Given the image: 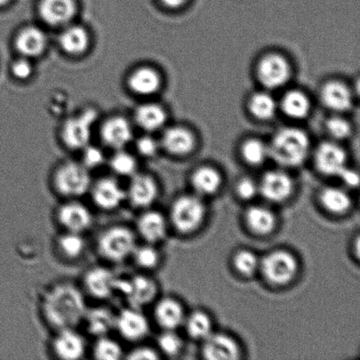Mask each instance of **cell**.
<instances>
[{"label": "cell", "mask_w": 360, "mask_h": 360, "mask_svg": "<svg viewBox=\"0 0 360 360\" xmlns=\"http://www.w3.org/2000/svg\"><path fill=\"white\" fill-rule=\"evenodd\" d=\"M87 309L83 291L70 282L49 285L40 299L42 319L54 333L77 329L82 324Z\"/></svg>", "instance_id": "1"}, {"label": "cell", "mask_w": 360, "mask_h": 360, "mask_svg": "<svg viewBox=\"0 0 360 360\" xmlns=\"http://www.w3.org/2000/svg\"><path fill=\"white\" fill-rule=\"evenodd\" d=\"M136 240L133 229L124 224H114L98 233L95 247L102 259L108 263L121 264L131 257Z\"/></svg>", "instance_id": "2"}, {"label": "cell", "mask_w": 360, "mask_h": 360, "mask_svg": "<svg viewBox=\"0 0 360 360\" xmlns=\"http://www.w3.org/2000/svg\"><path fill=\"white\" fill-rule=\"evenodd\" d=\"M90 172L81 162H63L53 172V192L63 200H79L89 192L93 183Z\"/></svg>", "instance_id": "3"}, {"label": "cell", "mask_w": 360, "mask_h": 360, "mask_svg": "<svg viewBox=\"0 0 360 360\" xmlns=\"http://www.w3.org/2000/svg\"><path fill=\"white\" fill-rule=\"evenodd\" d=\"M309 146V139L305 132L298 129L285 128L274 136L268 150L278 165L296 167L308 157Z\"/></svg>", "instance_id": "4"}, {"label": "cell", "mask_w": 360, "mask_h": 360, "mask_svg": "<svg viewBox=\"0 0 360 360\" xmlns=\"http://www.w3.org/2000/svg\"><path fill=\"white\" fill-rule=\"evenodd\" d=\"M207 217L203 198L195 193L182 194L172 201L169 211L170 228L181 235H190L199 229Z\"/></svg>", "instance_id": "5"}, {"label": "cell", "mask_w": 360, "mask_h": 360, "mask_svg": "<svg viewBox=\"0 0 360 360\" xmlns=\"http://www.w3.org/2000/svg\"><path fill=\"white\" fill-rule=\"evenodd\" d=\"M259 271L268 284L284 287L297 276L299 261L288 250H274L261 257Z\"/></svg>", "instance_id": "6"}, {"label": "cell", "mask_w": 360, "mask_h": 360, "mask_svg": "<svg viewBox=\"0 0 360 360\" xmlns=\"http://www.w3.org/2000/svg\"><path fill=\"white\" fill-rule=\"evenodd\" d=\"M160 288L155 278L147 273L125 278L119 277L117 295L126 300L128 306L143 309L156 301Z\"/></svg>", "instance_id": "7"}, {"label": "cell", "mask_w": 360, "mask_h": 360, "mask_svg": "<svg viewBox=\"0 0 360 360\" xmlns=\"http://www.w3.org/2000/svg\"><path fill=\"white\" fill-rule=\"evenodd\" d=\"M96 119L97 112L93 108H88L66 120L61 130L65 146L70 150H82L90 144Z\"/></svg>", "instance_id": "8"}, {"label": "cell", "mask_w": 360, "mask_h": 360, "mask_svg": "<svg viewBox=\"0 0 360 360\" xmlns=\"http://www.w3.org/2000/svg\"><path fill=\"white\" fill-rule=\"evenodd\" d=\"M55 220L62 231L84 234L94 222L90 208L79 200H63L55 211Z\"/></svg>", "instance_id": "9"}, {"label": "cell", "mask_w": 360, "mask_h": 360, "mask_svg": "<svg viewBox=\"0 0 360 360\" xmlns=\"http://www.w3.org/2000/svg\"><path fill=\"white\" fill-rule=\"evenodd\" d=\"M126 201L136 210L153 207L160 194V184L154 176L137 172L129 178L125 188Z\"/></svg>", "instance_id": "10"}, {"label": "cell", "mask_w": 360, "mask_h": 360, "mask_svg": "<svg viewBox=\"0 0 360 360\" xmlns=\"http://www.w3.org/2000/svg\"><path fill=\"white\" fill-rule=\"evenodd\" d=\"M118 281L119 277L107 266L91 267L83 275V292L98 301H108L117 295Z\"/></svg>", "instance_id": "11"}, {"label": "cell", "mask_w": 360, "mask_h": 360, "mask_svg": "<svg viewBox=\"0 0 360 360\" xmlns=\"http://www.w3.org/2000/svg\"><path fill=\"white\" fill-rule=\"evenodd\" d=\"M115 330L130 343H140L150 331V323L143 309L127 306L116 313Z\"/></svg>", "instance_id": "12"}, {"label": "cell", "mask_w": 360, "mask_h": 360, "mask_svg": "<svg viewBox=\"0 0 360 360\" xmlns=\"http://www.w3.org/2000/svg\"><path fill=\"white\" fill-rule=\"evenodd\" d=\"M88 193L94 206L101 211H115L126 201L125 187L115 177L95 180L91 183Z\"/></svg>", "instance_id": "13"}, {"label": "cell", "mask_w": 360, "mask_h": 360, "mask_svg": "<svg viewBox=\"0 0 360 360\" xmlns=\"http://www.w3.org/2000/svg\"><path fill=\"white\" fill-rule=\"evenodd\" d=\"M170 224L167 217L162 212L153 207L141 210L136 219L135 231L136 236L142 239L143 243L158 245L167 239Z\"/></svg>", "instance_id": "14"}, {"label": "cell", "mask_w": 360, "mask_h": 360, "mask_svg": "<svg viewBox=\"0 0 360 360\" xmlns=\"http://www.w3.org/2000/svg\"><path fill=\"white\" fill-rule=\"evenodd\" d=\"M290 75V65L288 60L281 55L264 56L257 63V79L268 89H276L283 86L288 82Z\"/></svg>", "instance_id": "15"}, {"label": "cell", "mask_w": 360, "mask_h": 360, "mask_svg": "<svg viewBox=\"0 0 360 360\" xmlns=\"http://www.w3.org/2000/svg\"><path fill=\"white\" fill-rule=\"evenodd\" d=\"M259 194L271 203H283L295 193V182L290 175L283 171L266 172L259 182Z\"/></svg>", "instance_id": "16"}, {"label": "cell", "mask_w": 360, "mask_h": 360, "mask_svg": "<svg viewBox=\"0 0 360 360\" xmlns=\"http://www.w3.org/2000/svg\"><path fill=\"white\" fill-rule=\"evenodd\" d=\"M52 354L61 360H79L86 352V342L77 329L55 331L51 343Z\"/></svg>", "instance_id": "17"}, {"label": "cell", "mask_w": 360, "mask_h": 360, "mask_svg": "<svg viewBox=\"0 0 360 360\" xmlns=\"http://www.w3.org/2000/svg\"><path fill=\"white\" fill-rule=\"evenodd\" d=\"M201 342V354L205 359L235 360L241 357V348L231 335L213 331Z\"/></svg>", "instance_id": "18"}, {"label": "cell", "mask_w": 360, "mask_h": 360, "mask_svg": "<svg viewBox=\"0 0 360 360\" xmlns=\"http://www.w3.org/2000/svg\"><path fill=\"white\" fill-rule=\"evenodd\" d=\"M186 315L182 303L172 296H164L154 302L153 319L162 330H177Z\"/></svg>", "instance_id": "19"}, {"label": "cell", "mask_w": 360, "mask_h": 360, "mask_svg": "<svg viewBox=\"0 0 360 360\" xmlns=\"http://www.w3.org/2000/svg\"><path fill=\"white\" fill-rule=\"evenodd\" d=\"M347 154L333 143H323L315 153V165L321 174L327 177H338L347 168Z\"/></svg>", "instance_id": "20"}, {"label": "cell", "mask_w": 360, "mask_h": 360, "mask_svg": "<svg viewBox=\"0 0 360 360\" xmlns=\"http://www.w3.org/2000/svg\"><path fill=\"white\" fill-rule=\"evenodd\" d=\"M101 136L105 146L110 149L115 151L124 150L133 140L132 125L124 117L115 116L103 123Z\"/></svg>", "instance_id": "21"}, {"label": "cell", "mask_w": 360, "mask_h": 360, "mask_svg": "<svg viewBox=\"0 0 360 360\" xmlns=\"http://www.w3.org/2000/svg\"><path fill=\"white\" fill-rule=\"evenodd\" d=\"M39 13L49 26L65 27L76 16V2L75 0H41Z\"/></svg>", "instance_id": "22"}, {"label": "cell", "mask_w": 360, "mask_h": 360, "mask_svg": "<svg viewBox=\"0 0 360 360\" xmlns=\"http://www.w3.org/2000/svg\"><path fill=\"white\" fill-rule=\"evenodd\" d=\"M243 221L252 234L266 236L271 234L277 227V217L269 207L262 205H253L243 214Z\"/></svg>", "instance_id": "23"}, {"label": "cell", "mask_w": 360, "mask_h": 360, "mask_svg": "<svg viewBox=\"0 0 360 360\" xmlns=\"http://www.w3.org/2000/svg\"><path fill=\"white\" fill-rule=\"evenodd\" d=\"M47 35L41 28L27 27L17 34L14 46L21 56L27 58H38L47 48Z\"/></svg>", "instance_id": "24"}, {"label": "cell", "mask_w": 360, "mask_h": 360, "mask_svg": "<svg viewBox=\"0 0 360 360\" xmlns=\"http://www.w3.org/2000/svg\"><path fill=\"white\" fill-rule=\"evenodd\" d=\"M86 247L84 235L79 233L62 231L54 240L56 256L65 262L73 263L82 259Z\"/></svg>", "instance_id": "25"}, {"label": "cell", "mask_w": 360, "mask_h": 360, "mask_svg": "<svg viewBox=\"0 0 360 360\" xmlns=\"http://www.w3.org/2000/svg\"><path fill=\"white\" fill-rule=\"evenodd\" d=\"M116 313L108 307H95L87 309L82 324L95 338L108 336L115 330Z\"/></svg>", "instance_id": "26"}, {"label": "cell", "mask_w": 360, "mask_h": 360, "mask_svg": "<svg viewBox=\"0 0 360 360\" xmlns=\"http://www.w3.org/2000/svg\"><path fill=\"white\" fill-rule=\"evenodd\" d=\"M161 142L164 149L175 157L186 156L195 146L193 134L182 127H172L165 130Z\"/></svg>", "instance_id": "27"}, {"label": "cell", "mask_w": 360, "mask_h": 360, "mask_svg": "<svg viewBox=\"0 0 360 360\" xmlns=\"http://www.w3.org/2000/svg\"><path fill=\"white\" fill-rule=\"evenodd\" d=\"M162 84L160 73L150 67L137 68L130 74L128 86L132 93L139 96H151L160 89Z\"/></svg>", "instance_id": "28"}, {"label": "cell", "mask_w": 360, "mask_h": 360, "mask_svg": "<svg viewBox=\"0 0 360 360\" xmlns=\"http://www.w3.org/2000/svg\"><path fill=\"white\" fill-rule=\"evenodd\" d=\"M190 180L193 193L201 198L214 195L222 186L220 172L211 167L197 168L191 175Z\"/></svg>", "instance_id": "29"}, {"label": "cell", "mask_w": 360, "mask_h": 360, "mask_svg": "<svg viewBox=\"0 0 360 360\" xmlns=\"http://www.w3.org/2000/svg\"><path fill=\"white\" fill-rule=\"evenodd\" d=\"M58 42L66 54L77 56L87 51L90 37L86 28L77 25H67L59 35Z\"/></svg>", "instance_id": "30"}, {"label": "cell", "mask_w": 360, "mask_h": 360, "mask_svg": "<svg viewBox=\"0 0 360 360\" xmlns=\"http://www.w3.org/2000/svg\"><path fill=\"white\" fill-rule=\"evenodd\" d=\"M319 200L321 207L327 213L342 215L348 213L352 207L350 194L337 186H326L319 192Z\"/></svg>", "instance_id": "31"}, {"label": "cell", "mask_w": 360, "mask_h": 360, "mask_svg": "<svg viewBox=\"0 0 360 360\" xmlns=\"http://www.w3.org/2000/svg\"><path fill=\"white\" fill-rule=\"evenodd\" d=\"M321 98L324 105L335 112L348 111L352 105V95L349 88L338 81L324 84Z\"/></svg>", "instance_id": "32"}, {"label": "cell", "mask_w": 360, "mask_h": 360, "mask_svg": "<svg viewBox=\"0 0 360 360\" xmlns=\"http://www.w3.org/2000/svg\"><path fill=\"white\" fill-rule=\"evenodd\" d=\"M135 120L141 129L147 132H153L165 125L167 112L160 105L146 103L136 109Z\"/></svg>", "instance_id": "33"}, {"label": "cell", "mask_w": 360, "mask_h": 360, "mask_svg": "<svg viewBox=\"0 0 360 360\" xmlns=\"http://www.w3.org/2000/svg\"><path fill=\"white\" fill-rule=\"evenodd\" d=\"M188 337L194 340L203 341L213 333V321L210 314L197 309L186 315L183 326Z\"/></svg>", "instance_id": "34"}, {"label": "cell", "mask_w": 360, "mask_h": 360, "mask_svg": "<svg viewBox=\"0 0 360 360\" xmlns=\"http://www.w3.org/2000/svg\"><path fill=\"white\" fill-rule=\"evenodd\" d=\"M135 266L143 273H150L158 269L162 262V254L158 245L151 243H137L131 257Z\"/></svg>", "instance_id": "35"}, {"label": "cell", "mask_w": 360, "mask_h": 360, "mask_svg": "<svg viewBox=\"0 0 360 360\" xmlns=\"http://www.w3.org/2000/svg\"><path fill=\"white\" fill-rule=\"evenodd\" d=\"M281 108L288 117L302 120L309 115L311 105L309 98L302 91H290L282 98Z\"/></svg>", "instance_id": "36"}, {"label": "cell", "mask_w": 360, "mask_h": 360, "mask_svg": "<svg viewBox=\"0 0 360 360\" xmlns=\"http://www.w3.org/2000/svg\"><path fill=\"white\" fill-rule=\"evenodd\" d=\"M91 356L97 360H119L125 357L124 351L118 341L110 336L96 338Z\"/></svg>", "instance_id": "37"}, {"label": "cell", "mask_w": 360, "mask_h": 360, "mask_svg": "<svg viewBox=\"0 0 360 360\" xmlns=\"http://www.w3.org/2000/svg\"><path fill=\"white\" fill-rule=\"evenodd\" d=\"M234 270L243 277H252L259 269L260 257L252 250L240 249L232 256Z\"/></svg>", "instance_id": "38"}, {"label": "cell", "mask_w": 360, "mask_h": 360, "mask_svg": "<svg viewBox=\"0 0 360 360\" xmlns=\"http://www.w3.org/2000/svg\"><path fill=\"white\" fill-rule=\"evenodd\" d=\"M249 110L254 117L260 121H268L276 114L277 104L270 94L257 93L249 101Z\"/></svg>", "instance_id": "39"}, {"label": "cell", "mask_w": 360, "mask_h": 360, "mask_svg": "<svg viewBox=\"0 0 360 360\" xmlns=\"http://www.w3.org/2000/svg\"><path fill=\"white\" fill-rule=\"evenodd\" d=\"M109 167L116 176L122 178H130L139 170V164L132 154L124 150H116L109 160Z\"/></svg>", "instance_id": "40"}, {"label": "cell", "mask_w": 360, "mask_h": 360, "mask_svg": "<svg viewBox=\"0 0 360 360\" xmlns=\"http://www.w3.org/2000/svg\"><path fill=\"white\" fill-rule=\"evenodd\" d=\"M184 342L176 330H162L157 338V350L169 358L177 357L183 350Z\"/></svg>", "instance_id": "41"}, {"label": "cell", "mask_w": 360, "mask_h": 360, "mask_svg": "<svg viewBox=\"0 0 360 360\" xmlns=\"http://www.w3.org/2000/svg\"><path fill=\"white\" fill-rule=\"evenodd\" d=\"M241 155L246 164L257 167L262 165L269 156V150L261 141L249 139L243 143Z\"/></svg>", "instance_id": "42"}, {"label": "cell", "mask_w": 360, "mask_h": 360, "mask_svg": "<svg viewBox=\"0 0 360 360\" xmlns=\"http://www.w3.org/2000/svg\"><path fill=\"white\" fill-rule=\"evenodd\" d=\"M82 163L88 170H94L102 167L105 161V154L103 150L97 146H91L88 144L86 147H84L82 150Z\"/></svg>", "instance_id": "43"}, {"label": "cell", "mask_w": 360, "mask_h": 360, "mask_svg": "<svg viewBox=\"0 0 360 360\" xmlns=\"http://www.w3.org/2000/svg\"><path fill=\"white\" fill-rule=\"evenodd\" d=\"M326 129L330 135L335 139L343 140L351 135V125L347 120L340 117H333L328 120Z\"/></svg>", "instance_id": "44"}, {"label": "cell", "mask_w": 360, "mask_h": 360, "mask_svg": "<svg viewBox=\"0 0 360 360\" xmlns=\"http://www.w3.org/2000/svg\"><path fill=\"white\" fill-rule=\"evenodd\" d=\"M236 193L240 200H252L259 194V183L250 178L240 179L236 185Z\"/></svg>", "instance_id": "45"}, {"label": "cell", "mask_w": 360, "mask_h": 360, "mask_svg": "<svg viewBox=\"0 0 360 360\" xmlns=\"http://www.w3.org/2000/svg\"><path fill=\"white\" fill-rule=\"evenodd\" d=\"M11 74L18 80H27L33 75L34 67L30 58L21 56L11 65Z\"/></svg>", "instance_id": "46"}, {"label": "cell", "mask_w": 360, "mask_h": 360, "mask_svg": "<svg viewBox=\"0 0 360 360\" xmlns=\"http://www.w3.org/2000/svg\"><path fill=\"white\" fill-rule=\"evenodd\" d=\"M125 359L129 360H156L160 359V354L157 349L148 345H137L125 354Z\"/></svg>", "instance_id": "47"}, {"label": "cell", "mask_w": 360, "mask_h": 360, "mask_svg": "<svg viewBox=\"0 0 360 360\" xmlns=\"http://www.w3.org/2000/svg\"><path fill=\"white\" fill-rule=\"evenodd\" d=\"M137 153L143 158H153L158 153V143L150 136H141L136 140Z\"/></svg>", "instance_id": "48"}, {"label": "cell", "mask_w": 360, "mask_h": 360, "mask_svg": "<svg viewBox=\"0 0 360 360\" xmlns=\"http://www.w3.org/2000/svg\"><path fill=\"white\" fill-rule=\"evenodd\" d=\"M338 178H340L342 181L345 183L348 187L355 188L359 184V177L357 172L348 167L345 168L343 172H341Z\"/></svg>", "instance_id": "49"}, {"label": "cell", "mask_w": 360, "mask_h": 360, "mask_svg": "<svg viewBox=\"0 0 360 360\" xmlns=\"http://www.w3.org/2000/svg\"><path fill=\"white\" fill-rule=\"evenodd\" d=\"M165 6L170 9H178L183 5H185L186 0H160Z\"/></svg>", "instance_id": "50"}, {"label": "cell", "mask_w": 360, "mask_h": 360, "mask_svg": "<svg viewBox=\"0 0 360 360\" xmlns=\"http://www.w3.org/2000/svg\"><path fill=\"white\" fill-rule=\"evenodd\" d=\"M11 2V0H0V8L6 6Z\"/></svg>", "instance_id": "51"}]
</instances>
